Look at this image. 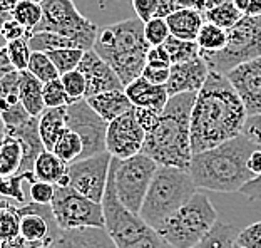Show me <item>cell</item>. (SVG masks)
I'll use <instances>...</instances> for the list:
<instances>
[{
	"label": "cell",
	"instance_id": "obj_9",
	"mask_svg": "<svg viewBox=\"0 0 261 248\" xmlns=\"http://www.w3.org/2000/svg\"><path fill=\"white\" fill-rule=\"evenodd\" d=\"M40 7L42 20L34 32H54L74 42L77 49H92L99 27L81 14L74 0H45Z\"/></svg>",
	"mask_w": 261,
	"mask_h": 248
},
{
	"label": "cell",
	"instance_id": "obj_54",
	"mask_svg": "<svg viewBox=\"0 0 261 248\" xmlns=\"http://www.w3.org/2000/svg\"><path fill=\"white\" fill-rule=\"evenodd\" d=\"M15 2L17 0H0V29H2L4 22L12 15V9H14ZM0 44H2V39H0Z\"/></svg>",
	"mask_w": 261,
	"mask_h": 248
},
{
	"label": "cell",
	"instance_id": "obj_56",
	"mask_svg": "<svg viewBox=\"0 0 261 248\" xmlns=\"http://www.w3.org/2000/svg\"><path fill=\"white\" fill-rule=\"evenodd\" d=\"M233 0H204L203 4V12L204 10H211V9H216L219 5H226V4H231Z\"/></svg>",
	"mask_w": 261,
	"mask_h": 248
},
{
	"label": "cell",
	"instance_id": "obj_26",
	"mask_svg": "<svg viewBox=\"0 0 261 248\" xmlns=\"http://www.w3.org/2000/svg\"><path fill=\"white\" fill-rule=\"evenodd\" d=\"M67 171V164L62 163L52 151H42L39 158L35 159L34 164V178L35 181L50 183V185H57Z\"/></svg>",
	"mask_w": 261,
	"mask_h": 248
},
{
	"label": "cell",
	"instance_id": "obj_13",
	"mask_svg": "<svg viewBox=\"0 0 261 248\" xmlns=\"http://www.w3.org/2000/svg\"><path fill=\"white\" fill-rule=\"evenodd\" d=\"M61 228L52 213L50 205L29 202L19 206V235L29 248L54 246Z\"/></svg>",
	"mask_w": 261,
	"mask_h": 248
},
{
	"label": "cell",
	"instance_id": "obj_61",
	"mask_svg": "<svg viewBox=\"0 0 261 248\" xmlns=\"http://www.w3.org/2000/svg\"><path fill=\"white\" fill-rule=\"evenodd\" d=\"M233 248H241V246H238V245H236V243H234V246H233Z\"/></svg>",
	"mask_w": 261,
	"mask_h": 248
},
{
	"label": "cell",
	"instance_id": "obj_11",
	"mask_svg": "<svg viewBox=\"0 0 261 248\" xmlns=\"http://www.w3.org/2000/svg\"><path fill=\"white\" fill-rule=\"evenodd\" d=\"M50 208L62 232L77 228H106L102 205L94 203L70 186H54Z\"/></svg>",
	"mask_w": 261,
	"mask_h": 248
},
{
	"label": "cell",
	"instance_id": "obj_4",
	"mask_svg": "<svg viewBox=\"0 0 261 248\" xmlns=\"http://www.w3.org/2000/svg\"><path fill=\"white\" fill-rule=\"evenodd\" d=\"M92 51L114 70L126 89L146 67L149 44L144 39V23L138 17H129L100 27Z\"/></svg>",
	"mask_w": 261,
	"mask_h": 248
},
{
	"label": "cell",
	"instance_id": "obj_37",
	"mask_svg": "<svg viewBox=\"0 0 261 248\" xmlns=\"http://www.w3.org/2000/svg\"><path fill=\"white\" fill-rule=\"evenodd\" d=\"M27 181V176L15 175L10 178H0V196L9 198L12 202L25 205L29 203V194L23 191V183Z\"/></svg>",
	"mask_w": 261,
	"mask_h": 248
},
{
	"label": "cell",
	"instance_id": "obj_32",
	"mask_svg": "<svg viewBox=\"0 0 261 248\" xmlns=\"http://www.w3.org/2000/svg\"><path fill=\"white\" fill-rule=\"evenodd\" d=\"M12 19H15L20 26L25 27L29 34H32L42 20V7L37 4L27 2V0H17L14 9H12Z\"/></svg>",
	"mask_w": 261,
	"mask_h": 248
},
{
	"label": "cell",
	"instance_id": "obj_10",
	"mask_svg": "<svg viewBox=\"0 0 261 248\" xmlns=\"http://www.w3.org/2000/svg\"><path fill=\"white\" fill-rule=\"evenodd\" d=\"M111 169L112 176H114V190L119 203L130 213L139 215L158 164L141 153L129 159L112 158Z\"/></svg>",
	"mask_w": 261,
	"mask_h": 248
},
{
	"label": "cell",
	"instance_id": "obj_25",
	"mask_svg": "<svg viewBox=\"0 0 261 248\" xmlns=\"http://www.w3.org/2000/svg\"><path fill=\"white\" fill-rule=\"evenodd\" d=\"M23 159L20 141L7 133L0 138V178H10L19 175Z\"/></svg>",
	"mask_w": 261,
	"mask_h": 248
},
{
	"label": "cell",
	"instance_id": "obj_60",
	"mask_svg": "<svg viewBox=\"0 0 261 248\" xmlns=\"http://www.w3.org/2000/svg\"><path fill=\"white\" fill-rule=\"evenodd\" d=\"M199 4H201V5H203V4H204V0H199Z\"/></svg>",
	"mask_w": 261,
	"mask_h": 248
},
{
	"label": "cell",
	"instance_id": "obj_59",
	"mask_svg": "<svg viewBox=\"0 0 261 248\" xmlns=\"http://www.w3.org/2000/svg\"><path fill=\"white\" fill-rule=\"evenodd\" d=\"M2 134H4V122L0 121V138H2Z\"/></svg>",
	"mask_w": 261,
	"mask_h": 248
},
{
	"label": "cell",
	"instance_id": "obj_33",
	"mask_svg": "<svg viewBox=\"0 0 261 248\" xmlns=\"http://www.w3.org/2000/svg\"><path fill=\"white\" fill-rule=\"evenodd\" d=\"M163 47L166 49V52H168L171 66H173V64H182V62L193 61V59H196L199 56L198 44L176 39V37H173V35H169L168 40L163 44Z\"/></svg>",
	"mask_w": 261,
	"mask_h": 248
},
{
	"label": "cell",
	"instance_id": "obj_5",
	"mask_svg": "<svg viewBox=\"0 0 261 248\" xmlns=\"http://www.w3.org/2000/svg\"><path fill=\"white\" fill-rule=\"evenodd\" d=\"M196 185L189 171L158 166L139 210V218L158 232L166 221L194 196Z\"/></svg>",
	"mask_w": 261,
	"mask_h": 248
},
{
	"label": "cell",
	"instance_id": "obj_49",
	"mask_svg": "<svg viewBox=\"0 0 261 248\" xmlns=\"http://www.w3.org/2000/svg\"><path fill=\"white\" fill-rule=\"evenodd\" d=\"M169 69H156V67L146 66L144 70H142L141 78H144L147 82H151L154 86H166V82L169 79Z\"/></svg>",
	"mask_w": 261,
	"mask_h": 248
},
{
	"label": "cell",
	"instance_id": "obj_62",
	"mask_svg": "<svg viewBox=\"0 0 261 248\" xmlns=\"http://www.w3.org/2000/svg\"><path fill=\"white\" fill-rule=\"evenodd\" d=\"M2 47H4V45H2V44H0V51H2Z\"/></svg>",
	"mask_w": 261,
	"mask_h": 248
},
{
	"label": "cell",
	"instance_id": "obj_6",
	"mask_svg": "<svg viewBox=\"0 0 261 248\" xmlns=\"http://www.w3.org/2000/svg\"><path fill=\"white\" fill-rule=\"evenodd\" d=\"M100 205L104 211L106 232L109 233L116 248H173L156 230L146 225L138 215L130 213L119 203L111 168Z\"/></svg>",
	"mask_w": 261,
	"mask_h": 248
},
{
	"label": "cell",
	"instance_id": "obj_31",
	"mask_svg": "<svg viewBox=\"0 0 261 248\" xmlns=\"http://www.w3.org/2000/svg\"><path fill=\"white\" fill-rule=\"evenodd\" d=\"M204 22H210L213 26H216L223 31H229L233 29L236 23L243 19V14L234 7V4H226V5H219L216 9L204 10L203 12Z\"/></svg>",
	"mask_w": 261,
	"mask_h": 248
},
{
	"label": "cell",
	"instance_id": "obj_28",
	"mask_svg": "<svg viewBox=\"0 0 261 248\" xmlns=\"http://www.w3.org/2000/svg\"><path fill=\"white\" fill-rule=\"evenodd\" d=\"M27 42L32 52H44V54L59 49H77L74 42L54 32H32Z\"/></svg>",
	"mask_w": 261,
	"mask_h": 248
},
{
	"label": "cell",
	"instance_id": "obj_29",
	"mask_svg": "<svg viewBox=\"0 0 261 248\" xmlns=\"http://www.w3.org/2000/svg\"><path fill=\"white\" fill-rule=\"evenodd\" d=\"M228 42V32L223 31L210 22H204L198 34L196 44L199 47V52H219L224 49Z\"/></svg>",
	"mask_w": 261,
	"mask_h": 248
},
{
	"label": "cell",
	"instance_id": "obj_22",
	"mask_svg": "<svg viewBox=\"0 0 261 248\" xmlns=\"http://www.w3.org/2000/svg\"><path fill=\"white\" fill-rule=\"evenodd\" d=\"M166 23L169 27V34L176 39L188 40V42H196L198 34L204 23L203 12L198 9H185L173 12Z\"/></svg>",
	"mask_w": 261,
	"mask_h": 248
},
{
	"label": "cell",
	"instance_id": "obj_24",
	"mask_svg": "<svg viewBox=\"0 0 261 248\" xmlns=\"http://www.w3.org/2000/svg\"><path fill=\"white\" fill-rule=\"evenodd\" d=\"M42 87L44 84L37 78L23 70L20 72V81H19V99L23 109L27 111L32 117H39L44 113L45 104L42 97Z\"/></svg>",
	"mask_w": 261,
	"mask_h": 248
},
{
	"label": "cell",
	"instance_id": "obj_18",
	"mask_svg": "<svg viewBox=\"0 0 261 248\" xmlns=\"http://www.w3.org/2000/svg\"><path fill=\"white\" fill-rule=\"evenodd\" d=\"M207 76H210V69L201 56L182 64H173L169 69V79L166 82L168 96L174 97L177 94L186 92L198 94L204 86Z\"/></svg>",
	"mask_w": 261,
	"mask_h": 248
},
{
	"label": "cell",
	"instance_id": "obj_30",
	"mask_svg": "<svg viewBox=\"0 0 261 248\" xmlns=\"http://www.w3.org/2000/svg\"><path fill=\"white\" fill-rule=\"evenodd\" d=\"M52 153L65 164L79 161L82 155V141L79 136L70 131V129H65V133L59 138Z\"/></svg>",
	"mask_w": 261,
	"mask_h": 248
},
{
	"label": "cell",
	"instance_id": "obj_50",
	"mask_svg": "<svg viewBox=\"0 0 261 248\" xmlns=\"http://www.w3.org/2000/svg\"><path fill=\"white\" fill-rule=\"evenodd\" d=\"M134 111H136V117H138L141 128L144 129L146 134L156 126V122L159 119V114H161V113H158V111H151V109H136L134 108Z\"/></svg>",
	"mask_w": 261,
	"mask_h": 248
},
{
	"label": "cell",
	"instance_id": "obj_58",
	"mask_svg": "<svg viewBox=\"0 0 261 248\" xmlns=\"http://www.w3.org/2000/svg\"><path fill=\"white\" fill-rule=\"evenodd\" d=\"M27 2H32V4H37V5H42L45 0H27Z\"/></svg>",
	"mask_w": 261,
	"mask_h": 248
},
{
	"label": "cell",
	"instance_id": "obj_2",
	"mask_svg": "<svg viewBox=\"0 0 261 248\" xmlns=\"http://www.w3.org/2000/svg\"><path fill=\"white\" fill-rule=\"evenodd\" d=\"M196 94L186 92L169 97L159 119L146 134L142 155L151 158L158 166L189 169L191 153V111Z\"/></svg>",
	"mask_w": 261,
	"mask_h": 248
},
{
	"label": "cell",
	"instance_id": "obj_27",
	"mask_svg": "<svg viewBox=\"0 0 261 248\" xmlns=\"http://www.w3.org/2000/svg\"><path fill=\"white\" fill-rule=\"evenodd\" d=\"M238 233L240 230L234 225L218 220L211 232L193 248H233Z\"/></svg>",
	"mask_w": 261,
	"mask_h": 248
},
{
	"label": "cell",
	"instance_id": "obj_17",
	"mask_svg": "<svg viewBox=\"0 0 261 248\" xmlns=\"http://www.w3.org/2000/svg\"><path fill=\"white\" fill-rule=\"evenodd\" d=\"M77 70H81L82 76L86 78V97L84 99L97 96V94H102V92L124 91V86L121 79L117 78V74L92 49L84 52Z\"/></svg>",
	"mask_w": 261,
	"mask_h": 248
},
{
	"label": "cell",
	"instance_id": "obj_46",
	"mask_svg": "<svg viewBox=\"0 0 261 248\" xmlns=\"http://www.w3.org/2000/svg\"><path fill=\"white\" fill-rule=\"evenodd\" d=\"M241 136H245L250 143H253L254 146L261 150V114L246 117Z\"/></svg>",
	"mask_w": 261,
	"mask_h": 248
},
{
	"label": "cell",
	"instance_id": "obj_36",
	"mask_svg": "<svg viewBox=\"0 0 261 248\" xmlns=\"http://www.w3.org/2000/svg\"><path fill=\"white\" fill-rule=\"evenodd\" d=\"M5 52H7V57L17 72H23L27 70L29 61H31V47H29L27 39H19V40H12V42L5 44Z\"/></svg>",
	"mask_w": 261,
	"mask_h": 248
},
{
	"label": "cell",
	"instance_id": "obj_16",
	"mask_svg": "<svg viewBox=\"0 0 261 248\" xmlns=\"http://www.w3.org/2000/svg\"><path fill=\"white\" fill-rule=\"evenodd\" d=\"M224 76L241 99L246 114H261V56L240 64Z\"/></svg>",
	"mask_w": 261,
	"mask_h": 248
},
{
	"label": "cell",
	"instance_id": "obj_15",
	"mask_svg": "<svg viewBox=\"0 0 261 248\" xmlns=\"http://www.w3.org/2000/svg\"><path fill=\"white\" fill-rule=\"evenodd\" d=\"M146 133L136 117V111L119 116L108 124L106 131V151L116 159H129L141 155Z\"/></svg>",
	"mask_w": 261,
	"mask_h": 248
},
{
	"label": "cell",
	"instance_id": "obj_57",
	"mask_svg": "<svg viewBox=\"0 0 261 248\" xmlns=\"http://www.w3.org/2000/svg\"><path fill=\"white\" fill-rule=\"evenodd\" d=\"M96 2H97V5H99V7L104 10V9H108L109 5H112V4H117V2H121V0H96Z\"/></svg>",
	"mask_w": 261,
	"mask_h": 248
},
{
	"label": "cell",
	"instance_id": "obj_34",
	"mask_svg": "<svg viewBox=\"0 0 261 248\" xmlns=\"http://www.w3.org/2000/svg\"><path fill=\"white\" fill-rule=\"evenodd\" d=\"M27 70L34 76V78H37L42 84H47V82L56 81V79L61 78L56 66L49 59V56L44 54V52H32Z\"/></svg>",
	"mask_w": 261,
	"mask_h": 248
},
{
	"label": "cell",
	"instance_id": "obj_63",
	"mask_svg": "<svg viewBox=\"0 0 261 248\" xmlns=\"http://www.w3.org/2000/svg\"><path fill=\"white\" fill-rule=\"evenodd\" d=\"M47 248H54V246H47Z\"/></svg>",
	"mask_w": 261,
	"mask_h": 248
},
{
	"label": "cell",
	"instance_id": "obj_23",
	"mask_svg": "<svg viewBox=\"0 0 261 248\" xmlns=\"http://www.w3.org/2000/svg\"><path fill=\"white\" fill-rule=\"evenodd\" d=\"M65 117H67V106H64V108H45L44 113L37 117L39 136L45 151L54 150L59 138L65 133V129H67Z\"/></svg>",
	"mask_w": 261,
	"mask_h": 248
},
{
	"label": "cell",
	"instance_id": "obj_7",
	"mask_svg": "<svg viewBox=\"0 0 261 248\" xmlns=\"http://www.w3.org/2000/svg\"><path fill=\"white\" fill-rule=\"evenodd\" d=\"M218 221V213L211 200L204 193H194V196L177 210L158 233L173 248H193L198 245Z\"/></svg>",
	"mask_w": 261,
	"mask_h": 248
},
{
	"label": "cell",
	"instance_id": "obj_41",
	"mask_svg": "<svg viewBox=\"0 0 261 248\" xmlns=\"http://www.w3.org/2000/svg\"><path fill=\"white\" fill-rule=\"evenodd\" d=\"M31 119H32V116L23 109V106L20 103L15 106H10L9 109L0 113V121L4 122V128H19Z\"/></svg>",
	"mask_w": 261,
	"mask_h": 248
},
{
	"label": "cell",
	"instance_id": "obj_1",
	"mask_svg": "<svg viewBox=\"0 0 261 248\" xmlns=\"http://www.w3.org/2000/svg\"><path fill=\"white\" fill-rule=\"evenodd\" d=\"M246 109L224 74L210 72L191 111V153L198 155L238 138Z\"/></svg>",
	"mask_w": 261,
	"mask_h": 248
},
{
	"label": "cell",
	"instance_id": "obj_48",
	"mask_svg": "<svg viewBox=\"0 0 261 248\" xmlns=\"http://www.w3.org/2000/svg\"><path fill=\"white\" fill-rule=\"evenodd\" d=\"M19 81H20V72H17V70H12V72L2 76L0 78V99L19 94Z\"/></svg>",
	"mask_w": 261,
	"mask_h": 248
},
{
	"label": "cell",
	"instance_id": "obj_44",
	"mask_svg": "<svg viewBox=\"0 0 261 248\" xmlns=\"http://www.w3.org/2000/svg\"><path fill=\"white\" fill-rule=\"evenodd\" d=\"M54 198V185L44 181H34L29 190V200L37 205H50Z\"/></svg>",
	"mask_w": 261,
	"mask_h": 248
},
{
	"label": "cell",
	"instance_id": "obj_12",
	"mask_svg": "<svg viewBox=\"0 0 261 248\" xmlns=\"http://www.w3.org/2000/svg\"><path fill=\"white\" fill-rule=\"evenodd\" d=\"M112 156L108 151L102 155L79 159L67 164V176L69 186L77 193L84 194L86 198L92 200L94 203H102L106 185H108V176L111 168Z\"/></svg>",
	"mask_w": 261,
	"mask_h": 248
},
{
	"label": "cell",
	"instance_id": "obj_39",
	"mask_svg": "<svg viewBox=\"0 0 261 248\" xmlns=\"http://www.w3.org/2000/svg\"><path fill=\"white\" fill-rule=\"evenodd\" d=\"M169 27L166 19H151L144 23V39L149 47L163 45L169 37Z\"/></svg>",
	"mask_w": 261,
	"mask_h": 248
},
{
	"label": "cell",
	"instance_id": "obj_14",
	"mask_svg": "<svg viewBox=\"0 0 261 248\" xmlns=\"http://www.w3.org/2000/svg\"><path fill=\"white\" fill-rule=\"evenodd\" d=\"M65 124H67V129L75 133L82 141L81 159L92 158L106 153L108 122L100 119L84 99L67 106Z\"/></svg>",
	"mask_w": 261,
	"mask_h": 248
},
{
	"label": "cell",
	"instance_id": "obj_52",
	"mask_svg": "<svg viewBox=\"0 0 261 248\" xmlns=\"http://www.w3.org/2000/svg\"><path fill=\"white\" fill-rule=\"evenodd\" d=\"M240 194H243V196L248 200H251V202H254V200H261V176L251 180L250 183H246V185L240 190Z\"/></svg>",
	"mask_w": 261,
	"mask_h": 248
},
{
	"label": "cell",
	"instance_id": "obj_3",
	"mask_svg": "<svg viewBox=\"0 0 261 248\" xmlns=\"http://www.w3.org/2000/svg\"><path fill=\"white\" fill-rule=\"evenodd\" d=\"M256 150L240 134L213 150L193 155L188 171L196 188L216 193H240L246 183L254 180L248 169V159Z\"/></svg>",
	"mask_w": 261,
	"mask_h": 248
},
{
	"label": "cell",
	"instance_id": "obj_55",
	"mask_svg": "<svg viewBox=\"0 0 261 248\" xmlns=\"http://www.w3.org/2000/svg\"><path fill=\"white\" fill-rule=\"evenodd\" d=\"M174 10H185V9H198L203 12V5L199 4V0H169Z\"/></svg>",
	"mask_w": 261,
	"mask_h": 248
},
{
	"label": "cell",
	"instance_id": "obj_19",
	"mask_svg": "<svg viewBox=\"0 0 261 248\" xmlns=\"http://www.w3.org/2000/svg\"><path fill=\"white\" fill-rule=\"evenodd\" d=\"M124 92H126L127 99L136 109H151L161 113L169 101L166 86H154L144 78H138L133 81L129 86H126Z\"/></svg>",
	"mask_w": 261,
	"mask_h": 248
},
{
	"label": "cell",
	"instance_id": "obj_45",
	"mask_svg": "<svg viewBox=\"0 0 261 248\" xmlns=\"http://www.w3.org/2000/svg\"><path fill=\"white\" fill-rule=\"evenodd\" d=\"M29 34L25 31V27L20 26L15 19H12V15L7 20L4 22L2 29H0V39H2V44H9L12 40H19V39H29Z\"/></svg>",
	"mask_w": 261,
	"mask_h": 248
},
{
	"label": "cell",
	"instance_id": "obj_20",
	"mask_svg": "<svg viewBox=\"0 0 261 248\" xmlns=\"http://www.w3.org/2000/svg\"><path fill=\"white\" fill-rule=\"evenodd\" d=\"M54 248H116L106 228L61 230Z\"/></svg>",
	"mask_w": 261,
	"mask_h": 248
},
{
	"label": "cell",
	"instance_id": "obj_43",
	"mask_svg": "<svg viewBox=\"0 0 261 248\" xmlns=\"http://www.w3.org/2000/svg\"><path fill=\"white\" fill-rule=\"evenodd\" d=\"M159 4L161 0H130V9L142 23H146L147 20L156 19Z\"/></svg>",
	"mask_w": 261,
	"mask_h": 248
},
{
	"label": "cell",
	"instance_id": "obj_47",
	"mask_svg": "<svg viewBox=\"0 0 261 248\" xmlns=\"http://www.w3.org/2000/svg\"><path fill=\"white\" fill-rule=\"evenodd\" d=\"M146 66L156 67V69H169L171 67L169 56L163 45L149 47V52H147V57H146Z\"/></svg>",
	"mask_w": 261,
	"mask_h": 248
},
{
	"label": "cell",
	"instance_id": "obj_53",
	"mask_svg": "<svg viewBox=\"0 0 261 248\" xmlns=\"http://www.w3.org/2000/svg\"><path fill=\"white\" fill-rule=\"evenodd\" d=\"M248 169L251 171L254 178L261 176V150H259V147L256 151H253L250 159H248Z\"/></svg>",
	"mask_w": 261,
	"mask_h": 248
},
{
	"label": "cell",
	"instance_id": "obj_38",
	"mask_svg": "<svg viewBox=\"0 0 261 248\" xmlns=\"http://www.w3.org/2000/svg\"><path fill=\"white\" fill-rule=\"evenodd\" d=\"M59 79H61L64 91L69 97V106L86 97V78L81 70H70V72L62 74Z\"/></svg>",
	"mask_w": 261,
	"mask_h": 248
},
{
	"label": "cell",
	"instance_id": "obj_21",
	"mask_svg": "<svg viewBox=\"0 0 261 248\" xmlns=\"http://www.w3.org/2000/svg\"><path fill=\"white\" fill-rule=\"evenodd\" d=\"M84 101L91 106V109L96 113L100 119L106 122H111L117 119L119 116L129 113L133 108V104L127 99L124 91H111V92H102L97 96H92Z\"/></svg>",
	"mask_w": 261,
	"mask_h": 248
},
{
	"label": "cell",
	"instance_id": "obj_40",
	"mask_svg": "<svg viewBox=\"0 0 261 248\" xmlns=\"http://www.w3.org/2000/svg\"><path fill=\"white\" fill-rule=\"evenodd\" d=\"M42 97L45 108H64V106H69V97L64 91L61 79L50 81L44 84Z\"/></svg>",
	"mask_w": 261,
	"mask_h": 248
},
{
	"label": "cell",
	"instance_id": "obj_42",
	"mask_svg": "<svg viewBox=\"0 0 261 248\" xmlns=\"http://www.w3.org/2000/svg\"><path fill=\"white\" fill-rule=\"evenodd\" d=\"M236 245L241 248H261V220L240 230Z\"/></svg>",
	"mask_w": 261,
	"mask_h": 248
},
{
	"label": "cell",
	"instance_id": "obj_35",
	"mask_svg": "<svg viewBox=\"0 0 261 248\" xmlns=\"http://www.w3.org/2000/svg\"><path fill=\"white\" fill-rule=\"evenodd\" d=\"M84 52L86 51H81V49H59V51L49 52L47 56H49L52 64L56 66L59 76H62L65 72H70V70H75L79 67Z\"/></svg>",
	"mask_w": 261,
	"mask_h": 248
},
{
	"label": "cell",
	"instance_id": "obj_51",
	"mask_svg": "<svg viewBox=\"0 0 261 248\" xmlns=\"http://www.w3.org/2000/svg\"><path fill=\"white\" fill-rule=\"evenodd\" d=\"M233 4L243 15L248 17L261 15V0H233Z\"/></svg>",
	"mask_w": 261,
	"mask_h": 248
},
{
	"label": "cell",
	"instance_id": "obj_8",
	"mask_svg": "<svg viewBox=\"0 0 261 248\" xmlns=\"http://www.w3.org/2000/svg\"><path fill=\"white\" fill-rule=\"evenodd\" d=\"M226 32L228 42L223 51L199 52L210 72L228 74L240 64L261 56V15H243V19Z\"/></svg>",
	"mask_w": 261,
	"mask_h": 248
}]
</instances>
